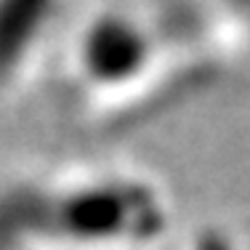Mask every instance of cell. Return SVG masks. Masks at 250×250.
<instances>
[{
  "mask_svg": "<svg viewBox=\"0 0 250 250\" xmlns=\"http://www.w3.org/2000/svg\"><path fill=\"white\" fill-rule=\"evenodd\" d=\"M146 59V38L128 16L104 14L88 24L77 48V67L91 85L112 88L128 80Z\"/></svg>",
  "mask_w": 250,
  "mask_h": 250,
  "instance_id": "2",
  "label": "cell"
},
{
  "mask_svg": "<svg viewBox=\"0 0 250 250\" xmlns=\"http://www.w3.org/2000/svg\"><path fill=\"white\" fill-rule=\"evenodd\" d=\"M56 0H0V83H8L43 35Z\"/></svg>",
  "mask_w": 250,
  "mask_h": 250,
  "instance_id": "3",
  "label": "cell"
},
{
  "mask_svg": "<svg viewBox=\"0 0 250 250\" xmlns=\"http://www.w3.org/2000/svg\"><path fill=\"white\" fill-rule=\"evenodd\" d=\"M165 202L125 170L0 181V250H123L154 240Z\"/></svg>",
  "mask_w": 250,
  "mask_h": 250,
  "instance_id": "1",
  "label": "cell"
}]
</instances>
